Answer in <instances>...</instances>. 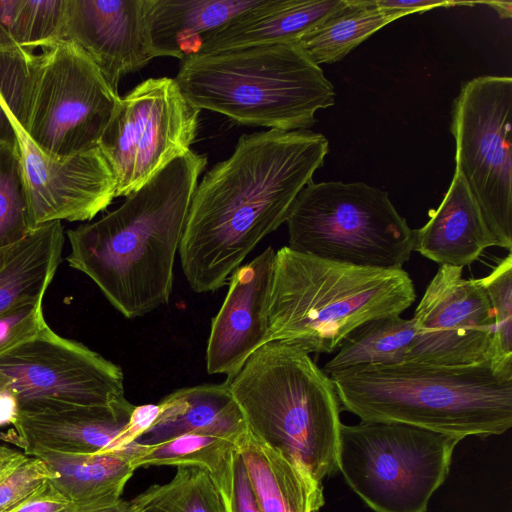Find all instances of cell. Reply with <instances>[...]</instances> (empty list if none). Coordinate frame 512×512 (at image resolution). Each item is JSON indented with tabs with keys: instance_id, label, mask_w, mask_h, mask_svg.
Masks as SVG:
<instances>
[{
	"instance_id": "6da1fadb",
	"label": "cell",
	"mask_w": 512,
	"mask_h": 512,
	"mask_svg": "<svg viewBox=\"0 0 512 512\" xmlns=\"http://www.w3.org/2000/svg\"><path fill=\"white\" fill-rule=\"evenodd\" d=\"M328 152L321 133L268 129L243 134L231 156L205 173L192 196L178 252L194 292L228 284L258 243L286 222Z\"/></svg>"
},
{
	"instance_id": "7a4b0ae2",
	"label": "cell",
	"mask_w": 512,
	"mask_h": 512,
	"mask_svg": "<svg viewBox=\"0 0 512 512\" xmlns=\"http://www.w3.org/2000/svg\"><path fill=\"white\" fill-rule=\"evenodd\" d=\"M207 157L190 150L100 219L66 232L70 267L88 276L125 318L170 301L174 263Z\"/></svg>"
},
{
	"instance_id": "3957f363",
	"label": "cell",
	"mask_w": 512,
	"mask_h": 512,
	"mask_svg": "<svg viewBox=\"0 0 512 512\" xmlns=\"http://www.w3.org/2000/svg\"><path fill=\"white\" fill-rule=\"evenodd\" d=\"M340 404L363 421L396 422L457 436L500 435L512 426V364L404 361L330 375Z\"/></svg>"
},
{
	"instance_id": "277c9868",
	"label": "cell",
	"mask_w": 512,
	"mask_h": 512,
	"mask_svg": "<svg viewBox=\"0 0 512 512\" xmlns=\"http://www.w3.org/2000/svg\"><path fill=\"white\" fill-rule=\"evenodd\" d=\"M416 300L403 269L325 260L285 246L276 251L269 303L270 341L306 353H333L359 326L400 315Z\"/></svg>"
},
{
	"instance_id": "5b68a950",
	"label": "cell",
	"mask_w": 512,
	"mask_h": 512,
	"mask_svg": "<svg viewBox=\"0 0 512 512\" xmlns=\"http://www.w3.org/2000/svg\"><path fill=\"white\" fill-rule=\"evenodd\" d=\"M193 106L249 126L306 130L335 90L299 43H275L196 54L176 77Z\"/></svg>"
},
{
	"instance_id": "8992f818",
	"label": "cell",
	"mask_w": 512,
	"mask_h": 512,
	"mask_svg": "<svg viewBox=\"0 0 512 512\" xmlns=\"http://www.w3.org/2000/svg\"><path fill=\"white\" fill-rule=\"evenodd\" d=\"M248 429L316 482L338 471L341 404L308 353L270 341L226 380Z\"/></svg>"
},
{
	"instance_id": "52a82bcc",
	"label": "cell",
	"mask_w": 512,
	"mask_h": 512,
	"mask_svg": "<svg viewBox=\"0 0 512 512\" xmlns=\"http://www.w3.org/2000/svg\"><path fill=\"white\" fill-rule=\"evenodd\" d=\"M120 96L77 46L0 53V102L44 153L69 157L98 147Z\"/></svg>"
},
{
	"instance_id": "ba28073f",
	"label": "cell",
	"mask_w": 512,
	"mask_h": 512,
	"mask_svg": "<svg viewBox=\"0 0 512 512\" xmlns=\"http://www.w3.org/2000/svg\"><path fill=\"white\" fill-rule=\"evenodd\" d=\"M290 249L363 267L402 269L415 235L389 195L363 182L308 183L288 217Z\"/></svg>"
},
{
	"instance_id": "9c48e42d",
	"label": "cell",
	"mask_w": 512,
	"mask_h": 512,
	"mask_svg": "<svg viewBox=\"0 0 512 512\" xmlns=\"http://www.w3.org/2000/svg\"><path fill=\"white\" fill-rule=\"evenodd\" d=\"M461 440L396 422L341 424L338 471L374 512H427Z\"/></svg>"
},
{
	"instance_id": "30bf717a",
	"label": "cell",
	"mask_w": 512,
	"mask_h": 512,
	"mask_svg": "<svg viewBox=\"0 0 512 512\" xmlns=\"http://www.w3.org/2000/svg\"><path fill=\"white\" fill-rule=\"evenodd\" d=\"M512 78L464 82L451 110L455 163L497 247L512 248Z\"/></svg>"
},
{
	"instance_id": "8fae6325",
	"label": "cell",
	"mask_w": 512,
	"mask_h": 512,
	"mask_svg": "<svg viewBox=\"0 0 512 512\" xmlns=\"http://www.w3.org/2000/svg\"><path fill=\"white\" fill-rule=\"evenodd\" d=\"M0 392L16 400L19 414L135 407L126 399L120 366L48 325L0 355Z\"/></svg>"
},
{
	"instance_id": "7c38bea8",
	"label": "cell",
	"mask_w": 512,
	"mask_h": 512,
	"mask_svg": "<svg viewBox=\"0 0 512 512\" xmlns=\"http://www.w3.org/2000/svg\"><path fill=\"white\" fill-rule=\"evenodd\" d=\"M200 111L170 77L146 79L120 97L98 144L115 177V197L136 192L191 150Z\"/></svg>"
},
{
	"instance_id": "4fadbf2b",
	"label": "cell",
	"mask_w": 512,
	"mask_h": 512,
	"mask_svg": "<svg viewBox=\"0 0 512 512\" xmlns=\"http://www.w3.org/2000/svg\"><path fill=\"white\" fill-rule=\"evenodd\" d=\"M415 339L405 361L472 365L493 358L494 316L478 279L440 265L413 316Z\"/></svg>"
},
{
	"instance_id": "5bb4252c",
	"label": "cell",
	"mask_w": 512,
	"mask_h": 512,
	"mask_svg": "<svg viewBox=\"0 0 512 512\" xmlns=\"http://www.w3.org/2000/svg\"><path fill=\"white\" fill-rule=\"evenodd\" d=\"M6 112L17 136L32 230L53 221H90L116 198L115 177L99 147L69 157L50 156Z\"/></svg>"
},
{
	"instance_id": "9a60e30c",
	"label": "cell",
	"mask_w": 512,
	"mask_h": 512,
	"mask_svg": "<svg viewBox=\"0 0 512 512\" xmlns=\"http://www.w3.org/2000/svg\"><path fill=\"white\" fill-rule=\"evenodd\" d=\"M276 251L266 248L230 276L222 306L211 321L208 374L233 378L248 358L270 342L269 303Z\"/></svg>"
},
{
	"instance_id": "2e32d148",
	"label": "cell",
	"mask_w": 512,
	"mask_h": 512,
	"mask_svg": "<svg viewBox=\"0 0 512 512\" xmlns=\"http://www.w3.org/2000/svg\"><path fill=\"white\" fill-rule=\"evenodd\" d=\"M83 51L110 86L153 58L146 26V0H67L60 42Z\"/></svg>"
},
{
	"instance_id": "e0dca14e",
	"label": "cell",
	"mask_w": 512,
	"mask_h": 512,
	"mask_svg": "<svg viewBox=\"0 0 512 512\" xmlns=\"http://www.w3.org/2000/svg\"><path fill=\"white\" fill-rule=\"evenodd\" d=\"M132 410L78 407L38 413H20L8 438L25 454L47 449L65 453L111 452Z\"/></svg>"
},
{
	"instance_id": "ac0fdd59",
	"label": "cell",
	"mask_w": 512,
	"mask_h": 512,
	"mask_svg": "<svg viewBox=\"0 0 512 512\" xmlns=\"http://www.w3.org/2000/svg\"><path fill=\"white\" fill-rule=\"evenodd\" d=\"M414 251L439 265L464 268L497 243L461 173L455 169L440 205L414 230Z\"/></svg>"
},
{
	"instance_id": "d6986e66",
	"label": "cell",
	"mask_w": 512,
	"mask_h": 512,
	"mask_svg": "<svg viewBox=\"0 0 512 512\" xmlns=\"http://www.w3.org/2000/svg\"><path fill=\"white\" fill-rule=\"evenodd\" d=\"M346 3L347 0H260L204 38L197 54L298 43L302 36Z\"/></svg>"
},
{
	"instance_id": "ffe728a7",
	"label": "cell",
	"mask_w": 512,
	"mask_h": 512,
	"mask_svg": "<svg viewBox=\"0 0 512 512\" xmlns=\"http://www.w3.org/2000/svg\"><path fill=\"white\" fill-rule=\"evenodd\" d=\"M158 404V417L137 443L153 445L190 433L239 438L248 429L226 381L178 389Z\"/></svg>"
},
{
	"instance_id": "44dd1931",
	"label": "cell",
	"mask_w": 512,
	"mask_h": 512,
	"mask_svg": "<svg viewBox=\"0 0 512 512\" xmlns=\"http://www.w3.org/2000/svg\"><path fill=\"white\" fill-rule=\"evenodd\" d=\"M260 0H146V26L155 57L198 53L208 35Z\"/></svg>"
},
{
	"instance_id": "7402d4cb",
	"label": "cell",
	"mask_w": 512,
	"mask_h": 512,
	"mask_svg": "<svg viewBox=\"0 0 512 512\" xmlns=\"http://www.w3.org/2000/svg\"><path fill=\"white\" fill-rule=\"evenodd\" d=\"M236 447L261 512H318L323 507L322 484L249 429Z\"/></svg>"
},
{
	"instance_id": "603a6c76",
	"label": "cell",
	"mask_w": 512,
	"mask_h": 512,
	"mask_svg": "<svg viewBox=\"0 0 512 512\" xmlns=\"http://www.w3.org/2000/svg\"><path fill=\"white\" fill-rule=\"evenodd\" d=\"M131 446L95 454L39 449L28 455L42 459L58 474V478L50 483L70 505L98 507L121 499L124 487L135 471L130 463Z\"/></svg>"
},
{
	"instance_id": "cb8c5ba5",
	"label": "cell",
	"mask_w": 512,
	"mask_h": 512,
	"mask_svg": "<svg viewBox=\"0 0 512 512\" xmlns=\"http://www.w3.org/2000/svg\"><path fill=\"white\" fill-rule=\"evenodd\" d=\"M64 242L61 221H53L0 251V313L22 303L42 301L61 262Z\"/></svg>"
},
{
	"instance_id": "d4e9b609",
	"label": "cell",
	"mask_w": 512,
	"mask_h": 512,
	"mask_svg": "<svg viewBox=\"0 0 512 512\" xmlns=\"http://www.w3.org/2000/svg\"><path fill=\"white\" fill-rule=\"evenodd\" d=\"M404 16L378 7L374 0H347L345 6L307 32L298 43L319 66L332 64L376 31Z\"/></svg>"
},
{
	"instance_id": "484cf974",
	"label": "cell",
	"mask_w": 512,
	"mask_h": 512,
	"mask_svg": "<svg viewBox=\"0 0 512 512\" xmlns=\"http://www.w3.org/2000/svg\"><path fill=\"white\" fill-rule=\"evenodd\" d=\"M413 318L389 315L365 322L340 345L322 368L331 374L367 365H393L405 361L415 339Z\"/></svg>"
},
{
	"instance_id": "4316f807",
	"label": "cell",
	"mask_w": 512,
	"mask_h": 512,
	"mask_svg": "<svg viewBox=\"0 0 512 512\" xmlns=\"http://www.w3.org/2000/svg\"><path fill=\"white\" fill-rule=\"evenodd\" d=\"M138 512H225L207 470L177 467L167 483L154 484L130 500Z\"/></svg>"
},
{
	"instance_id": "83f0119b",
	"label": "cell",
	"mask_w": 512,
	"mask_h": 512,
	"mask_svg": "<svg viewBox=\"0 0 512 512\" xmlns=\"http://www.w3.org/2000/svg\"><path fill=\"white\" fill-rule=\"evenodd\" d=\"M239 438L190 433L153 444L134 443L130 463L134 470L150 466L199 467L211 471L236 447Z\"/></svg>"
},
{
	"instance_id": "f1b7e54d",
	"label": "cell",
	"mask_w": 512,
	"mask_h": 512,
	"mask_svg": "<svg viewBox=\"0 0 512 512\" xmlns=\"http://www.w3.org/2000/svg\"><path fill=\"white\" fill-rule=\"evenodd\" d=\"M32 231L18 145L0 144V251L18 244Z\"/></svg>"
},
{
	"instance_id": "f546056e",
	"label": "cell",
	"mask_w": 512,
	"mask_h": 512,
	"mask_svg": "<svg viewBox=\"0 0 512 512\" xmlns=\"http://www.w3.org/2000/svg\"><path fill=\"white\" fill-rule=\"evenodd\" d=\"M67 0H18L12 17V37L19 49L32 51L60 42Z\"/></svg>"
},
{
	"instance_id": "4dcf8cb0",
	"label": "cell",
	"mask_w": 512,
	"mask_h": 512,
	"mask_svg": "<svg viewBox=\"0 0 512 512\" xmlns=\"http://www.w3.org/2000/svg\"><path fill=\"white\" fill-rule=\"evenodd\" d=\"M58 478L42 459L0 447V512L28 497L47 481Z\"/></svg>"
},
{
	"instance_id": "1f68e13d",
	"label": "cell",
	"mask_w": 512,
	"mask_h": 512,
	"mask_svg": "<svg viewBox=\"0 0 512 512\" xmlns=\"http://www.w3.org/2000/svg\"><path fill=\"white\" fill-rule=\"evenodd\" d=\"M484 288L494 316L493 358L512 364V255L502 258L492 271L478 279Z\"/></svg>"
},
{
	"instance_id": "d6a6232c",
	"label": "cell",
	"mask_w": 512,
	"mask_h": 512,
	"mask_svg": "<svg viewBox=\"0 0 512 512\" xmlns=\"http://www.w3.org/2000/svg\"><path fill=\"white\" fill-rule=\"evenodd\" d=\"M208 473L219 492L225 512H261L237 447L231 449Z\"/></svg>"
},
{
	"instance_id": "836d02e7",
	"label": "cell",
	"mask_w": 512,
	"mask_h": 512,
	"mask_svg": "<svg viewBox=\"0 0 512 512\" xmlns=\"http://www.w3.org/2000/svg\"><path fill=\"white\" fill-rule=\"evenodd\" d=\"M46 325L42 301L22 303L0 313V355L36 336Z\"/></svg>"
},
{
	"instance_id": "e575fe53",
	"label": "cell",
	"mask_w": 512,
	"mask_h": 512,
	"mask_svg": "<svg viewBox=\"0 0 512 512\" xmlns=\"http://www.w3.org/2000/svg\"><path fill=\"white\" fill-rule=\"evenodd\" d=\"M160 412L159 404L135 406L128 421L114 440L111 452L136 443L152 426Z\"/></svg>"
},
{
	"instance_id": "d590c367",
	"label": "cell",
	"mask_w": 512,
	"mask_h": 512,
	"mask_svg": "<svg viewBox=\"0 0 512 512\" xmlns=\"http://www.w3.org/2000/svg\"><path fill=\"white\" fill-rule=\"evenodd\" d=\"M70 502L50 483L45 482L28 497L5 512H62Z\"/></svg>"
},
{
	"instance_id": "8d00e7d4",
	"label": "cell",
	"mask_w": 512,
	"mask_h": 512,
	"mask_svg": "<svg viewBox=\"0 0 512 512\" xmlns=\"http://www.w3.org/2000/svg\"><path fill=\"white\" fill-rule=\"evenodd\" d=\"M375 4L385 10L401 12L405 16L439 7L448 8L457 5H474L477 2L437 1V0H374Z\"/></svg>"
},
{
	"instance_id": "74e56055",
	"label": "cell",
	"mask_w": 512,
	"mask_h": 512,
	"mask_svg": "<svg viewBox=\"0 0 512 512\" xmlns=\"http://www.w3.org/2000/svg\"><path fill=\"white\" fill-rule=\"evenodd\" d=\"M18 0H0V53L20 50L12 37V17Z\"/></svg>"
},
{
	"instance_id": "f35d334b",
	"label": "cell",
	"mask_w": 512,
	"mask_h": 512,
	"mask_svg": "<svg viewBox=\"0 0 512 512\" xmlns=\"http://www.w3.org/2000/svg\"><path fill=\"white\" fill-rule=\"evenodd\" d=\"M19 415L16 400L6 392H0V426L14 425Z\"/></svg>"
},
{
	"instance_id": "ab89813d",
	"label": "cell",
	"mask_w": 512,
	"mask_h": 512,
	"mask_svg": "<svg viewBox=\"0 0 512 512\" xmlns=\"http://www.w3.org/2000/svg\"><path fill=\"white\" fill-rule=\"evenodd\" d=\"M62 512H138L130 501L123 499L111 505L98 506V507H76L69 505L67 509Z\"/></svg>"
},
{
	"instance_id": "60d3db41",
	"label": "cell",
	"mask_w": 512,
	"mask_h": 512,
	"mask_svg": "<svg viewBox=\"0 0 512 512\" xmlns=\"http://www.w3.org/2000/svg\"><path fill=\"white\" fill-rule=\"evenodd\" d=\"M0 144L17 146V136L8 113L0 102Z\"/></svg>"
},
{
	"instance_id": "b9f144b4",
	"label": "cell",
	"mask_w": 512,
	"mask_h": 512,
	"mask_svg": "<svg viewBox=\"0 0 512 512\" xmlns=\"http://www.w3.org/2000/svg\"><path fill=\"white\" fill-rule=\"evenodd\" d=\"M484 4L492 6L502 18H510L512 15V3L503 1H487Z\"/></svg>"
},
{
	"instance_id": "7bdbcfd3",
	"label": "cell",
	"mask_w": 512,
	"mask_h": 512,
	"mask_svg": "<svg viewBox=\"0 0 512 512\" xmlns=\"http://www.w3.org/2000/svg\"><path fill=\"white\" fill-rule=\"evenodd\" d=\"M1 447V446H0Z\"/></svg>"
}]
</instances>
